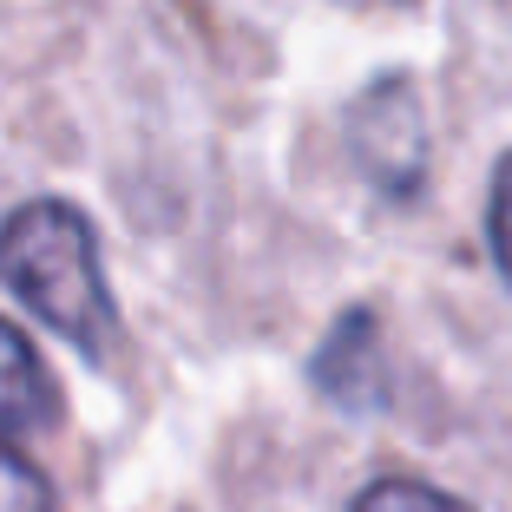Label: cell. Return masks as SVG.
Wrapping results in <instances>:
<instances>
[{
  "label": "cell",
  "mask_w": 512,
  "mask_h": 512,
  "mask_svg": "<svg viewBox=\"0 0 512 512\" xmlns=\"http://www.w3.org/2000/svg\"><path fill=\"white\" fill-rule=\"evenodd\" d=\"M355 512H473L460 493L447 486H427V480H375L355 493Z\"/></svg>",
  "instance_id": "5b68a950"
},
{
  "label": "cell",
  "mask_w": 512,
  "mask_h": 512,
  "mask_svg": "<svg viewBox=\"0 0 512 512\" xmlns=\"http://www.w3.org/2000/svg\"><path fill=\"white\" fill-rule=\"evenodd\" d=\"M309 381L322 388V401L342 414H381L388 407V355H381V322L368 309H348L329 322Z\"/></svg>",
  "instance_id": "3957f363"
},
{
  "label": "cell",
  "mask_w": 512,
  "mask_h": 512,
  "mask_svg": "<svg viewBox=\"0 0 512 512\" xmlns=\"http://www.w3.org/2000/svg\"><path fill=\"white\" fill-rule=\"evenodd\" d=\"M486 243H493V263L512 289V151L493 165V191H486Z\"/></svg>",
  "instance_id": "52a82bcc"
},
{
  "label": "cell",
  "mask_w": 512,
  "mask_h": 512,
  "mask_svg": "<svg viewBox=\"0 0 512 512\" xmlns=\"http://www.w3.org/2000/svg\"><path fill=\"white\" fill-rule=\"evenodd\" d=\"M60 421V381L40 348L0 316V440H33Z\"/></svg>",
  "instance_id": "277c9868"
},
{
  "label": "cell",
  "mask_w": 512,
  "mask_h": 512,
  "mask_svg": "<svg viewBox=\"0 0 512 512\" xmlns=\"http://www.w3.org/2000/svg\"><path fill=\"white\" fill-rule=\"evenodd\" d=\"M348 151L375 178L381 197H414L427 178V106L414 79L381 73L375 86L348 106Z\"/></svg>",
  "instance_id": "7a4b0ae2"
},
{
  "label": "cell",
  "mask_w": 512,
  "mask_h": 512,
  "mask_svg": "<svg viewBox=\"0 0 512 512\" xmlns=\"http://www.w3.org/2000/svg\"><path fill=\"white\" fill-rule=\"evenodd\" d=\"M0 512H53V486L14 453V440H0Z\"/></svg>",
  "instance_id": "8992f818"
},
{
  "label": "cell",
  "mask_w": 512,
  "mask_h": 512,
  "mask_svg": "<svg viewBox=\"0 0 512 512\" xmlns=\"http://www.w3.org/2000/svg\"><path fill=\"white\" fill-rule=\"evenodd\" d=\"M0 276L86 362H106L119 348V302H112L106 263H99V230L79 204L27 197L0 224Z\"/></svg>",
  "instance_id": "6da1fadb"
}]
</instances>
